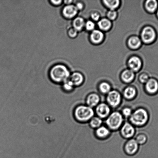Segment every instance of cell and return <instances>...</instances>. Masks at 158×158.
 Wrapping results in <instances>:
<instances>
[{"mask_svg":"<svg viewBox=\"0 0 158 158\" xmlns=\"http://www.w3.org/2000/svg\"><path fill=\"white\" fill-rule=\"evenodd\" d=\"M49 77L54 83H63L69 80L70 73L67 67L63 64H57L51 68L49 72Z\"/></svg>","mask_w":158,"mask_h":158,"instance_id":"6da1fadb","label":"cell"},{"mask_svg":"<svg viewBox=\"0 0 158 158\" xmlns=\"http://www.w3.org/2000/svg\"><path fill=\"white\" fill-rule=\"evenodd\" d=\"M94 111L89 106L80 105L77 107L74 111V116L77 120L86 122L93 117Z\"/></svg>","mask_w":158,"mask_h":158,"instance_id":"7a4b0ae2","label":"cell"},{"mask_svg":"<svg viewBox=\"0 0 158 158\" xmlns=\"http://www.w3.org/2000/svg\"><path fill=\"white\" fill-rule=\"evenodd\" d=\"M148 115L145 110L140 108L131 114L130 120L134 124L141 126L146 123L148 121Z\"/></svg>","mask_w":158,"mask_h":158,"instance_id":"3957f363","label":"cell"},{"mask_svg":"<svg viewBox=\"0 0 158 158\" xmlns=\"http://www.w3.org/2000/svg\"><path fill=\"white\" fill-rule=\"evenodd\" d=\"M123 121V118L122 114L118 112H114L107 119L106 123L111 129L117 130L120 127Z\"/></svg>","mask_w":158,"mask_h":158,"instance_id":"277c9868","label":"cell"},{"mask_svg":"<svg viewBox=\"0 0 158 158\" xmlns=\"http://www.w3.org/2000/svg\"><path fill=\"white\" fill-rule=\"evenodd\" d=\"M142 38L144 42L149 43L154 41L156 38V33L154 29L149 27H145L142 33Z\"/></svg>","mask_w":158,"mask_h":158,"instance_id":"5b68a950","label":"cell"},{"mask_svg":"<svg viewBox=\"0 0 158 158\" xmlns=\"http://www.w3.org/2000/svg\"><path fill=\"white\" fill-rule=\"evenodd\" d=\"M107 100L111 106L114 107L120 104L121 101V97L117 91H110L108 94Z\"/></svg>","mask_w":158,"mask_h":158,"instance_id":"8992f818","label":"cell"},{"mask_svg":"<svg viewBox=\"0 0 158 158\" xmlns=\"http://www.w3.org/2000/svg\"><path fill=\"white\" fill-rule=\"evenodd\" d=\"M78 12L76 7L73 5H66L62 10V15L65 18L71 19L74 18Z\"/></svg>","mask_w":158,"mask_h":158,"instance_id":"52a82bcc","label":"cell"},{"mask_svg":"<svg viewBox=\"0 0 158 158\" xmlns=\"http://www.w3.org/2000/svg\"><path fill=\"white\" fill-rule=\"evenodd\" d=\"M96 111L99 117L104 118L109 114L110 109L107 105L101 103L97 106Z\"/></svg>","mask_w":158,"mask_h":158,"instance_id":"ba28073f","label":"cell"},{"mask_svg":"<svg viewBox=\"0 0 158 158\" xmlns=\"http://www.w3.org/2000/svg\"><path fill=\"white\" fill-rule=\"evenodd\" d=\"M147 91L151 94H155L158 92V82L154 79H150L146 83Z\"/></svg>","mask_w":158,"mask_h":158,"instance_id":"9c48e42d","label":"cell"},{"mask_svg":"<svg viewBox=\"0 0 158 158\" xmlns=\"http://www.w3.org/2000/svg\"><path fill=\"white\" fill-rule=\"evenodd\" d=\"M121 132L124 137L126 138L132 137L135 134L134 127L130 124L126 123L124 125L121 130Z\"/></svg>","mask_w":158,"mask_h":158,"instance_id":"30bf717a","label":"cell"},{"mask_svg":"<svg viewBox=\"0 0 158 158\" xmlns=\"http://www.w3.org/2000/svg\"><path fill=\"white\" fill-rule=\"evenodd\" d=\"M138 148V143L136 140L131 139L126 144L125 146V150L128 154H134L137 151Z\"/></svg>","mask_w":158,"mask_h":158,"instance_id":"8fae6325","label":"cell"},{"mask_svg":"<svg viewBox=\"0 0 158 158\" xmlns=\"http://www.w3.org/2000/svg\"><path fill=\"white\" fill-rule=\"evenodd\" d=\"M141 61L140 59L136 56L131 57L128 61L129 67L133 71H137L141 66Z\"/></svg>","mask_w":158,"mask_h":158,"instance_id":"7c38bea8","label":"cell"},{"mask_svg":"<svg viewBox=\"0 0 158 158\" xmlns=\"http://www.w3.org/2000/svg\"><path fill=\"white\" fill-rule=\"evenodd\" d=\"M83 75L81 74L75 72L71 75L69 80L70 81L74 86H79L83 83Z\"/></svg>","mask_w":158,"mask_h":158,"instance_id":"4fadbf2b","label":"cell"},{"mask_svg":"<svg viewBox=\"0 0 158 158\" xmlns=\"http://www.w3.org/2000/svg\"><path fill=\"white\" fill-rule=\"evenodd\" d=\"M100 101V97L96 94H92L88 96L87 99V103L90 107L95 106Z\"/></svg>","mask_w":158,"mask_h":158,"instance_id":"5bb4252c","label":"cell"},{"mask_svg":"<svg viewBox=\"0 0 158 158\" xmlns=\"http://www.w3.org/2000/svg\"><path fill=\"white\" fill-rule=\"evenodd\" d=\"M103 34L101 31L98 30L93 31L91 35V41L93 43H99L103 40Z\"/></svg>","mask_w":158,"mask_h":158,"instance_id":"9a60e30c","label":"cell"},{"mask_svg":"<svg viewBox=\"0 0 158 158\" xmlns=\"http://www.w3.org/2000/svg\"><path fill=\"white\" fill-rule=\"evenodd\" d=\"M84 25V20L80 17H77L75 18L73 22V28L76 29L77 31L81 30Z\"/></svg>","mask_w":158,"mask_h":158,"instance_id":"2e32d148","label":"cell"},{"mask_svg":"<svg viewBox=\"0 0 158 158\" xmlns=\"http://www.w3.org/2000/svg\"><path fill=\"white\" fill-rule=\"evenodd\" d=\"M134 74L132 71L126 70L123 72L122 75V78L124 81L129 83L134 78Z\"/></svg>","mask_w":158,"mask_h":158,"instance_id":"e0dca14e","label":"cell"},{"mask_svg":"<svg viewBox=\"0 0 158 158\" xmlns=\"http://www.w3.org/2000/svg\"><path fill=\"white\" fill-rule=\"evenodd\" d=\"M128 44L131 48L137 49L140 46L141 41L137 37H132L128 41Z\"/></svg>","mask_w":158,"mask_h":158,"instance_id":"ac0fdd59","label":"cell"},{"mask_svg":"<svg viewBox=\"0 0 158 158\" xmlns=\"http://www.w3.org/2000/svg\"><path fill=\"white\" fill-rule=\"evenodd\" d=\"M136 91L134 88L129 87L125 90L124 92V95L125 98L128 99H131L135 97Z\"/></svg>","mask_w":158,"mask_h":158,"instance_id":"d6986e66","label":"cell"},{"mask_svg":"<svg viewBox=\"0 0 158 158\" xmlns=\"http://www.w3.org/2000/svg\"><path fill=\"white\" fill-rule=\"evenodd\" d=\"M98 24L100 29L105 31L108 30L111 26V22L106 19L100 20Z\"/></svg>","mask_w":158,"mask_h":158,"instance_id":"ffe728a7","label":"cell"},{"mask_svg":"<svg viewBox=\"0 0 158 158\" xmlns=\"http://www.w3.org/2000/svg\"><path fill=\"white\" fill-rule=\"evenodd\" d=\"M146 8L148 11L154 12L157 7V2L155 0H148L147 1L145 4Z\"/></svg>","mask_w":158,"mask_h":158,"instance_id":"44dd1931","label":"cell"},{"mask_svg":"<svg viewBox=\"0 0 158 158\" xmlns=\"http://www.w3.org/2000/svg\"><path fill=\"white\" fill-rule=\"evenodd\" d=\"M97 135L98 137L103 138L106 137L109 134V131L107 128L103 126L100 127L96 131Z\"/></svg>","mask_w":158,"mask_h":158,"instance_id":"7402d4cb","label":"cell"},{"mask_svg":"<svg viewBox=\"0 0 158 158\" xmlns=\"http://www.w3.org/2000/svg\"><path fill=\"white\" fill-rule=\"evenodd\" d=\"M104 2L105 5L110 9L111 10H114V9L117 8L119 5V1L117 0L104 1Z\"/></svg>","mask_w":158,"mask_h":158,"instance_id":"603a6c76","label":"cell"},{"mask_svg":"<svg viewBox=\"0 0 158 158\" xmlns=\"http://www.w3.org/2000/svg\"><path fill=\"white\" fill-rule=\"evenodd\" d=\"M74 85L69 80L63 83L62 89L63 91L66 92H69L73 89Z\"/></svg>","mask_w":158,"mask_h":158,"instance_id":"cb8c5ba5","label":"cell"},{"mask_svg":"<svg viewBox=\"0 0 158 158\" xmlns=\"http://www.w3.org/2000/svg\"><path fill=\"white\" fill-rule=\"evenodd\" d=\"M102 121L100 118L95 117L93 118L90 122L91 126L93 128H97L101 125Z\"/></svg>","mask_w":158,"mask_h":158,"instance_id":"d4e9b609","label":"cell"},{"mask_svg":"<svg viewBox=\"0 0 158 158\" xmlns=\"http://www.w3.org/2000/svg\"><path fill=\"white\" fill-rule=\"evenodd\" d=\"M100 91L104 94L109 93L111 89V87L109 84L106 83H103L100 84Z\"/></svg>","mask_w":158,"mask_h":158,"instance_id":"484cf974","label":"cell"},{"mask_svg":"<svg viewBox=\"0 0 158 158\" xmlns=\"http://www.w3.org/2000/svg\"><path fill=\"white\" fill-rule=\"evenodd\" d=\"M147 137L146 136L144 135H139L136 138V141L137 143L140 144H142L144 143L147 140Z\"/></svg>","mask_w":158,"mask_h":158,"instance_id":"4316f807","label":"cell"},{"mask_svg":"<svg viewBox=\"0 0 158 158\" xmlns=\"http://www.w3.org/2000/svg\"><path fill=\"white\" fill-rule=\"evenodd\" d=\"M77 31L75 29L73 28H70L68 31V35L70 38H73L76 37L77 35Z\"/></svg>","mask_w":158,"mask_h":158,"instance_id":"83f0119b","label":"cell"},{"mask_svg":"<svg viewBox=\"0 0 158 158\" xmlns=\"http://www.w3.org/2000/svg\"><path fill=\"white\" fill-rule=\"evenodd\" d=\"M85 26H86L87 30L88 31L92 30L95 27V24L91 21H88L85 24Z\"/></svg>","mask_w":158,"mask_h":158,"instance_id":"f1b7e54d","label":"cell"},{"mask_svg":"<svg viewBox=\"0 0 158 158\" xmlns=\"http://www.w3.org/2000/svg\"><path fill=\"white\" fill-rule=\"evenodd\" d=\"M107 15L109 19L114 20L117 17V13L115 11L111 10L108 12Z\"/></svg>","mask_w":158,"mask_h":158,"instance_id":"f546056e","label":"cell"},{"mask_svg":"<svg viewBox=\"0 0 158 158\" xmlns=\"http://www.w3.org/2000/svg\"><path fill=\"white\" fill-rule=\"evenodd\" d=\"M123 115L126 117L130 116L131 114V110L130 108H124L123 110Z\"/></svg>","mask_w":158,"mask_h":158,"instance_id":"4dcf8cb0","label":"cell"},{"mask_svg":"<svg viewBox=\"0 0 158 158\" xmlns=\"http://www.w3.org/2000/svg\"><path fill=\"white\" fill-rule=\"evenodd\" d=\"M148 76L145 74H143L140 77V81L142 83H147L148 80Z\"/></svg>","mask_w":158,"mask_h":158,"instance_id":"1f68e13d","label":"cell"},{"mask_svg":"<svg viewBox=\"0 0 158 158\" xmlns=\"http://www.w3.org/2000/svg\"><path fill=\"white\" fill-rule=\"evenodd\" d=\"M49 2H50L51 4L55 6H58L61 5L63 2V1H61V0H59V1L52 0V1H50Z\"/></svg>","mask_w":158,"mask_h":158,"instance_id":"d6a6232c","label":"cell"},{"mask_svg":"<svg viewBox=\"0 0 158 158\" xmlns=\"http://www.w3.org/2000/svg\"><path fill=\"white\" fill-rule=\"evenodd\" d=\"M91 17H92L93 19L95 20V21H97L99 19L100 15L98 13L94 12V13H92L91 14Z\"/></svg>","mask_w":158,"mask_h":158,"instance_id":"836d02e7","label":"cell"},{"mask_svg":"<svg viewBox=\"0 0 158 158\" xmlns=\"http://www.w3.org/2000/svg\"><path fill=\"white\" fill-rule=\"evenodd\" d=\"M75 6L78 10H81L83 7V4H82V3L80 2L77 3Z\"/></svg>","mask_w":158,"mask_h":158,"instance_id":"e575fe53","label":"cell"},{"mask_svg":"<svg viewBox=\"0 0 158 158\" xmlns=\"http://www.w3.org/2000/svg\"><path fill=\"white\" fill-rule=\"evenodd\" d=\"M72 1H63V2H64L65 4H66V5H70L71 3H72Z\"/></svg>","mask_w":158,"mask_h":158,"instance_id":"d590c367","label":"cell"},{"mask_svg":"<svg viewBox=\"0 0 158 158\" xmlns=\"http://www.w3.org/2000/svg\"><path fill=\"white\" fill-rule=\"evenodd\" d=\"M157 15H158V12H157Z\"/></svg>","mask_w":158,"mask_h":158,"instance_id":"8d00e7d4","label":"cell"}]
</instances>
